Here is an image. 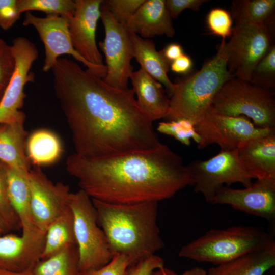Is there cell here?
<instances>
[{"instance_id":"cell-1","label":"cell","mask_w":275,"mask_h":275,"mask_svg":"<svg viewBox=\"0 0 275 275\" xmlns=\"http://www.w3.org/2000/svg\"><path fill=\"white\" fill-rule=\"evenodd\" d=\"M51 70L75 153L99 157L150 150L161 144L132 89L111 86L67 57H60Z\"/></svg>"},{"instance_id":"cell-2","label":"cell","mask_w":275,"mask_h":275,"mask_svg":"<svg viewBox=\"0 0 275 275\" xmlns=\"http://www.w3.org/2000/svg\"><path fill=\"white\" fill-rule=\"evenodd\" d=\"M66 169L91 199L114 204L158 202L194 184L188 164L162 143L150 150L95 158L74 153Z\"/></svg>"},{"instance_id":"cell-3","label":"cell","mask_w":275,"mask_h":275,"mask_svg":"<svg viewBox=\"0 0 275 275\" xmlns=\"http://www.w3.org/2000/svg\"><path fill=\"white\" fill-rule=\"evenodd\" d=\"M92 200L114 256L126 255L136 263L163 248L157 202L114 204Z\"/></svg>"},{"instance_id":"cell-4","label":"cell","mask_w":275,"mask_h":275,"mask_svg":"<svg viewBox=\"0 0 275 275\" xmlns=\"http://www.w3.org/2000/svg\"><path fill=\"white\" fill-rule=\"evenodd\" d=\"M222 40L217 53L195 74L179 83L170 96L168 121L185 119L195 124L211 106L215 94L231 78Z\"/></svg>"},{"instance_id":"cell-5","label":"cell","mask_w":275,"mask_h":275,"mask_svg":"<svg viewBox=\"0 0 275 275\" xmlns=\"http://www.w3.org/2000/svg\"><path fill=\"white\" fill-rule=\"evenodd\" d=\"M274 245L273 236L263 229L240 225L224 229H211L183 245L178 255L218 265L250 252Z\"/></svg>"},{"instance_id":"cell-6","label":"cell","mask_w":275,"mask_h":275,"mask_svg":"<svg viewBox=\"0 0 275 275\" xmlns=\"http://www.w3.org/2000/svg\"><path fill=\"white\" fill-rule=\"evenodd\" d=\"M211 106L225 115L246 117L256 127L275 129L273 92L248 81L228 79L215 94Z\"/></svg>"},{"instance_id":"cell-7","label":"cell","mask_w":275,"mask_h":275,"mask_svg":"<svg viewBox=\"0 0 275 275\" xmlns=\"http://www.w3.org/2000/svg\"><path fill=\"white\" fill-rule=\"evenodd\" d=\"M69 207L73 216L80 272L94 270L105 266L114 255L107 238L98 224L92 199L79 189L71 193Z\"/></svg>"},{"instance_id":"cell-8","label":"cell","mask_w":275,"mask_h":275,"mask_svg":"<svg viewBox=\"0 0 275 275\" xmlns=\"http://www.w3.org/2000/svg\"><path fill=\"white\" fill-rule=\"evenodd\" d=\"M269 20L262 24L239 23L233 28L229 41L224 44L232 78L249 82L255 66L274 45Z\"/></svg>"},{"instance_id":"cell-9","label":"cell","mask_w":275,"mask_h":275,"mask_svg":"<svg viewBox=\"0 0 275 275\" xmlns=\"http://www.w3.org/2000/svg\"><path fill=\"white\" fill-rule=\"evenodd\" d=\"M188 165L195 192L201 194L210 203L224 185L230 187L234 183H239L247 187L254 179L241 164L237 149L220 151L207 160H195Z\"/></svg>"},{"instance_id":"cell-10","label":"cell","mask_w":275,"mask_h":275,"mask_svg":"<svg viewBox=\"0 0 275 275\" xmlns=\"http://www.w3.org/2000/svg\"><path fill=\"white\" fill-rule=\"evenodd\" d=\"M194 127L200 138L197 144L199 149L216 144L220 151L236 150L244 141L275 130L256 127L246 117L225 115L211 106L194 124Z\"/></svg>"},{"instance_id":"cell-11","label":"cell","mask_w":275,"mask_h":275,"mask_svg":"<svg viewBox=\"0 0 275 275\" xmlns=\"http://www.w3.org/2000/svg\"><path fill=\"white\" fill-rule=\"evenodd\" d=\"M100 10L105 37L99 45L105 55L107 68L106 74L102 79L114 87L127 89L133 72L131 64L133 46L129 33L114 18L105 1H102Z\"/></svg>"},{"instance_id":"cell-12","label":"cell","mask_w":275,"mask_h":275,"mask_svg":"<svg viewBox=\"0 0 275 275\" xmlns=\"http://www.w3.org/2000/svg\"><path fill=\"white\" fill-rule=\"evenodd\" d=\"M23 25L33 26L44 44L45 54L42 67L44 72L50 70L60 56L69 54L82 63L87 68V71L91 74L101 78L105 76L107 72L105 65L89 63L74 48L69 32L67 18L56 15L40 17L30 12H26Z\"/></svg>"},{"instance_id":"cell-13","label":"cell","mask_w":275,"mask_h":275,"mask_svg":"<svg viewBox=\"0 0 275 275\" xmlns=\"http://www.w3.org/2000/svg\"><path fill=\"white\" fill-rule=\"evenodd\" d=\"M11 47L15 67L0 102V124L25 119V114L21 110L26 96L24 87L28 82L34 81L35 76L31 69L39 55L35 45L24 37L14 38Z\"/></svg>"},{"instance_id":"cell-14","label":"cell","mask_w":275,"mask_h":275,"mask_svg":"<svg viewBox=\"0 0 275 275\" xmlns=\"http://www.w3.org/2000/svg\"><path fill=\"white\" fill-rule=\"evenodd\" d=\"M28 182L33 222L45 233L50 224L70 208L71 192L68 185L52 182L38 167L30 169Z\"/></svg>"},{"instance_id":"cell-15","label":"cell","mask_w":275,"mask_h":275,"mask_svg":"<svg viewBox=\"0 0 275 275\" xmlns=\"http://www.w3.org/2000/svg\"><path fill=\"white\" fill-rule=\"evenodd\" d=\"M211 204L233 208L273 223L275 221V179H256L243 189L224 187Z\"/></svg>"},{"instance_id":"cell-16","label":"cell","mask_w":275,"mask_h":275,"mask_svg":"<svg viewBox=\"0 0 275 275\" xmlns=\"http://www.w3.org/2000/svg\"><path fill=\"white\" fill-rule=\"evenodd\" d=\"M102 0H75L73 16L68 19L71 42L75 50L86 61L103 65L102 56L97 47L96 31L101 16Z\"/></svg>"},{"instance_id":"cell-17","label":"cell","mask_w":275,"mask_h":275,"mask_svg":"<svg viewBox=\"0 0 275 275\" xmlns=\"http://www.w3.org/2000/svg\"><path fill=\"white\" fill-rule=\"evenodd\" d=\"M45 233L21 236L0 235V269L23 271L33 268L41 260Z\"/></svg>"},{"instance_id":"cell-18","label":"cell","mask_w":275,"mask_h":275,"mask_svg":"<svg viewBox=\"0 0 275 275\" xmlns=\"http://www.w3.org/2000/svg\"><path fill=\"white\" fill-rule=\"evenodd\" d=\"M237 152L242 167L254 179H275V130L243 142Z\"/></svg>"},{"instance_id":"cell-19","label":"cell","mask_w":275,"mask_h":275,"mask_svg":"<svg viewBox=\"0 0 275 275\" xmlns=\"http://www.w3.org/2000/svg\"><path fill=\"white\" fill-rule=\"evenodd\" d=\"M125 27L129 33L146 38L161 35L173 37L175 33L164 0H145Z\"/></svg>"},{"instance_id":"cell-20","label":"cell","mask_w":275,"mask_h":275,"mask_svg":"<svg viewBox=\"0 0 275 275\" xmlns=\"http://www.w3.org/2000/svg\"><path fill=\"white\" fill-rule=\"evenodd\" d=\"M130 79L138 104L148 118L153 122L166 118L170 100L162 85L141 68L133 71Z\"/></svg>"},{"instance_id":"cell-21","label":"cell","mask_w":275,"mask_h":275,"mask_svg":"<svg viewBox=\"0 0 275 275\" xmlns=\"http://www.w3.org/2000/svg\"><path fill=\"white\" fill-rule=\"evenodd\" d=\"M24 121L0 124V161L28 175L31 169L26 153L28 133L24 128Z\"/></svg>"},{"instance_id":"cell-22","label":"cell","mask_w":275,"mask_h":275,"mask_svg":"<svg viewBox=\"0 0 275 275\" xmlns=\"http://www.w3.org/2000/svg\"><path fill=\"white\" fill-rule=\"evenodd\" d=\"M129 34L132 43L133 58L140 65L141 69L163 85L170 97L176 86L168 76L171 63L166 59L161 50L156 49L152 40L144 39L134 33H129Z\"/></svg>"},{"instance_id":"cell-23","label":"cell","mask_w":275,"mask_h":275,"mask_svg":"<svg viewBox=\"0 0 275 275\" xmlns=\"http://www.w3.org/2000/svg\"><path fill=\"white\" fill-rule=\"evenodd\" d=\"M6 168L8 197L20 221L22 234L32 235L42 232L36 227L32 218L28 175L6 164Z\"/></svg>"},{"instance_id":"cell-24","label":"cell","mask_w":275,"mask_h":275,"mask_svg":"<svg viewBox=\"0 0 275 275\" xmlns=\"http://www.w3.org/2000/svg\"><path fill=\"white\" fill-rule=\"evenodd\" d=\"M275 266V245L211 267L208 275H265Z\"/></svg>"},{"instance_id":"cell-25","label":"cell","mask_w":275,"mask_h":275,"mask_svg":"<svg viewBox=\"0 0 275 275\" xmlns=\"http://www.w3.org/2000/svg\"><path fill=\"white\" fill-rule=\"evenodd\" d=\"M63 149L61 141L53 132L39 129L26 140V153L30 161L36 167L52 164L61 157Z\"/></svg>"},{"instance_id":"cell-26","label":"cell","mask_w":275,"mask_h":275,"mask_svg":"<svg viewBox=\"0 0 275 275\" xmlns=\"http://www.w3.org/2000/svg\"><path fill=\"white\" fill-rule=\"evenodd\" d=\"M72 245L77 244L73 213L69 208L47 228L41 260L50 257Z\"/></svg>"},{"instance_id":"cell-27","label":"cell","mask_w":275,"mask_h":275,"mask_svg":"<svg viewBox=\"0 0 275 275\" xmlns=\"http://www.w3.org/2000/svg\"><path fill=\"white\" fill-rule=\"evenodd\" d=\"M33 269L37 275H81L77 245H70L50 257L40 260Z\"/></svg>"},{"instance_id":"cell-28","label":"cell","mask_w":275,"mask_h":275,"mask_svg":"<svg viewBox=\"0 0 275 275\" xmlns=\"http://www.w3.org/2000/svg\"><path fill=\"white\" fill-rule=\"evenodd\" d=\"M274 9V0H238L232 2L231 13L236 24H262L273 16Z\"/></svg>"},{"instance_id":"cell-29","label":"cell","mask_w":275,"mask_h":275,"mask_svg":"<svg viewBox=\"0 0 275 275\" xmlns=\"http://www.w3.org/2000/svg\"><path fill=\"white\" fill-rule=\"evenodd\" d=\"M17 9L21 14L24 12L39 11L46 15H56L71 18L75 11V1L72 0H17Z\"/></svg>"},{"instance_id":"cell-30","label":"cell","mask_w":275,"mask_h":275,"mask_svg":"<svg viewBox=\"0 0 275 275\" xmlns=\"http://www.w3.org/2000/svg\"><path fill=\"white\" fill-rule=\"evenodd\" d=\"M156 129L159 132L171 136L186 146L190 145L191 139L197 144L200 141V138L195 129L194 123L187 119H180L160 122Z\"/></svg>"},{"instance_id":"cell-31","label":"cell","mask_w":275,"mask_h":275,"mask_svg":"<svg viewBox=\"0 0 275 275\" xmlns=\"http://www.w3.org/2000/svg\"><path fill=\"white\" fill-rule=\"evenodd\" d=\"M249 82L272 92L275 86V46L253 69Z\"/></svg>"},{"instance_id":"cell-32","label":"cell","mask_w":275,"mask_h":275,"mask_svg":"<svg viewBox=\"0 0 275 275\" xmlns=\"http://www.w3.org/2000/svg\"><path fill=\"white\" fill-rule=\"evenodd\" d=\"M0 214L10 230L21 229L19 218L8 197L6 164L0 161Z\"/></svg>"},{"instance_id":"cell-33","label":"cell","mask_w":275,"mask_h":275,"mask_svg":"<svg viewBox=\"0 0 275 275\" xmlns=\"http://www.w3.org/2000/svg\"><path fill=\"white\" fill-rule=\"evenodd\" d=\"M230 14L222 8H214L208 13L206 22L208 29L212 34L225 40L231 36L232 32V19Z\"/></svg>"},{"instance_id":"cell-34","label":"cell","mask_w":275,"mask_h":275,"mask_svg":"<svg viewBox=\"0 0 275 275\" xmlns=\"http://www.w3.org/2000/svg\"><path fill=\"white\" fill-rule=\"evenodd\" d=\"M15 60L11 45L0 38V102L13 75Z\"/></svg>"},{"instance_id":"cell-35","label":"cell","mask_w":275,"mask_h":275,"mask_svg":"<svg viewBox=\"0 0 275 275\" xmlns=\"http://www.w3.org/2000/svg\"><path fill=\"white\" fill-rule=\"evenodd\" d=\"M145 0H108L105 2L114 18L126 26Z\"/></svg>"},{"instance_id":"cell-36","label":"cell","mask_w":275,"mask_h":275,"mask_svg":"<svg viewBox=\"0 0 275 275\" xmlns=\"http://www.w3.org/2000/svg\"><path fill=\"white\" fill-rule=\"evenodd\" d=\"M134 263L132 259L126 255H116L105 266L98 269L81 272V274L124 275L127 268Z\"/></svg>"},{"instance_id":"cell-37","label":"cell","mask_w":275,"mask_h":275,"mask_svg":"<svg viewBox=\"0 0 275 275\" xmlns=\"http://www.w3.org/2000/svg\"><path fill=\"white\" fill-rule=\"evenodd\" d=\"M163 266V259L155 254L131 265L124 275H152L154 270Z\"/></svg>"},{"instance_id":"cell-38","label":"cell","mask_w":275,"mask_h":275,"mask_svg":"<svg viewBox=\"0 0 275 275\" xmlns=\"http://www.w3.org/2000/svg\"><path fill=\"white\" fill-rule=\"evenodd\" d=\"M17 0H0V26L7 30L19 19Z\"/></svg>"},{"instance_id":"cell-39","label":"cell","mask_w":275,"mask_h":275,"mask_svg":"<svg viewBox=\"0 0 275 275\" xmlns=\"http://www.w3.org/2000/svg\"><path fill=\"white\" fill-rule=\"evenodd\" d=\"M207 1L204 0H167L166 6L172 18H177L184 10L190 9L194 11L200 9V6Z\"/></svg>"},{"instance_id":"cell-40","label":"cell","mask_w":275,"mask_h":275,"mask_svg":"<svg viewBox=\"0 0 275 275\" xmlns=\"http://www.w3.org/2000/svg\"><path fill=\"white\" fill-rule=\"evenodd\" d=\"M193 61L187 55L183 54L172 62L170 68L174 72L178 74H186L192 68Z\"/></svg>"},{"instance_id":"cell-41","label":"cell","mask_w":275,"mask_h":275,"mask_svg":"<svg viewBox=\"0 0 275 275\" xmlns=\"http://www.w3.org/2000/svg\"><path fill=\"white\" fill-rule=\"evenodd\" d=\"M161 51L166 59L170 63L184 54L182 46L176 43L168 44Z\"/></svg>"},{"instance_id":"cell-42","label":"cell","mask_w":275,"mask_h":275,"mask_svg":"<svg viewBox=\"0 0 275 275\" xmlns=\"http://www.w3.org/2000/svg\"><path fill=\"white\" fill-rule=\"evenodd\" d=\"M33 269L34 268H30L20 272H14L0 269V275H37Z\"/></svg>"},{"instance_id":"cell-43","label":"cell","mask_w":275,"mask_h":275,"mask_svg":"<svg viewBox=\"0 0 275 275\" xmlns=\"http://www.w3.org/2000/svg\"><path fill=\"white\" fill-rule=\"evenodd\" d=\"M182 275H208V273L203 268L195 267L186 270Z\"/></svg>"},{"instance_id":"cell-44","label":"cell","mask_w":275,"mask_h":275,"mask_svg":"<svg viewBox=\"0 0 275 275\" xmlns=\"http://www.w3.org/2000/svg\"><path fill=\"white\" fill-rule=\"evenodd\" d=\"M152 275H178L173 270L163 266L154 270Z\"/></svg>"},{"instance_id":"cell-45","label":"cell","mask_w":275,"mask_h":275,"mask_svg":"<svg viewBox=\"0 0 275 275\" xmlns=\"http://www.w3.org/2000/svg\"><path fill=\"white\" fill-rule=\"evenodd\" d=\"M10 231L7 224L0 214V235L8 233Z\"/></svg>"}]
</instances>
